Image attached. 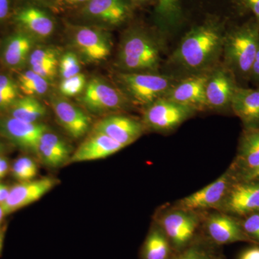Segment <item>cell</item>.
Here are the masks:
<instances>
[{"mask_svg":"<svg viewBox=\"0 0 259 259\" xmlns=\"http://www.w3.org/2000/svg\"><path fill=\"white\" fill-rule=\"evenodd\" d=\"M58 51L52 48H37L32 51L29 56L30 67L51 62H59Z\"/></svg>","mask_w":259,"mask_h":259,"instance_id":"4dcf8cb0","label":"cell"},{"mask_svg":"<svg viewBox=\"0 0 259 259\" xmlns=\"http://www.w3.org/2000/svg\"><path fill=\"white\" fill-rule=\"evenodd\" d=\"M51 105L59 123L71 137L80 139L88 132L91 119L79 107L62 97L53 98Z\"/></svg>","mask_w":259,"mask_h":259,"instance_id":"ac0fdd59","label":"cell"},{"mask_svg":"<svg viewBox=\"0 0 259 259\" xmlns=\"http://www.w3.org/2000/svg\"><path fill=\"white\" fill-rule=\"evenodd\" d=\"M177 78L158 72L123 73L117 75L120 90L131 103L145 107L166 95Z\"/></svg>","mask_w":259,"mask_h":259,"instance_id":"277c9868","label":"cell"},{"mask_svg":"<svg viewBox=\"0 0 259 259\" xmlns=\"http://www.w3.org/2000/svg\"><path fill=\"white\" fill-rule=\"evenodd\" d=\"M242 8L250 12L259 25V0H235Z\"/></svg>","mask_w":259,"mask_h":259,"instance_id":"d590c367","label":"cell"},{"mask_svg":"<svg viewBox=\"0 0 259 259\" xmlns=\"http://www.w3.org/2000/svg\"><path fill=\"white\" fill-rule=\"evenodd\" d=\"M16 21L33 36L45 38L50 36L55 29V23L47 12L35 6L22 8L17 13Z\"/></svg>","mask_w":259,"mask_h":259,"instance_id":"7402d4cb","label":"cell"},{"mask_svg":"<svg viewBox=\"0 0 259 259\" xmlns=\"http://www.w3.org/2000/svg\"><path fill=\"white\" fill-rule=\"evenodd\" d=\"M0 91L16 97L18 95V86L6 75H0Z\"/></svg>","mask_w":259,"mask_h":259,"instance_id":"e575fe53","label":"cell"},{"mask_svg":"<svg viewBox=\"0 0 259 259\" xmlns=\"http://www.w3.org/2000/svg\"><path fill=\"white\" fill-rule=\"evenodd\" d=\"M87 83L86 76L79 73L72 77L62 79L59 86V90L61 95L65 97H74L83 92Z\"/></svg>","mask_w":259,"mask_h":259,"instance_id":"f546056e","label":"cell"},{"mask_svg":"<svg viewBox=\"0 0 259 259\" xmlns=\"http://www.w3.org/2000/svg\"><path fill=\"white\" fill-rule=\"evenodd\" d=\"M64 1L69 5H77L81 4L85 5L88 3L89 0H64Z\"/></svg>","mask_w":259,"mask_h":259,"instance_id":"f6af8a7d","label":"cell"},{"mask_svg":"<svg viewBox=\"0 0 259 259\" xmlns=\"http://www.w3.org/2000/svg\"><path fill=\"white\" fill-rule=\"evenodd\" d=\"M10 11V0H0V20L8 17Z\"/></svg>","mask_w":259,"mask_h":259,"instance_id":"b9f144b4","label":"cell"},{"mask_svg":"<svg viewBox=\"0 0 259 259\" xmlns=\"http://www.w3.org/2000/svg\"><path fill=\"white\" fill-rule=\"evenodd\" d=\"M83 16L107 26H117L131 17L128 0H89L82 9Z\"/></svg>","mask_w":259,"mask_h":259,"instance_id":"9a60e30c","label":"cell"},{"mask_svg":"<svg viewBox=\"0 0 259 259\" xmlns=\"http://www.w3.org/2000/svg\"><path fill=\"white\" fill-rule=\"evenodd\" d=\"M231 110L241 120L243 128H259V88L238 87Z\"/></svg>","mask_w":259,"mask_h":259,"instance_id":"44dd1931","label":"cell"},{"mask_svg":"<svg viewBox=\"0 0 259 259\" xmlns=\"http://www.w3.org/2000/svg\"><path fill=\"white\" fill-rule=\"evenodd\" d=\"M243 218L241 223L245 234L255 243H259V211Z\"/></svg>","mask_w":259,"mask_h":259,"instance_id":"1f68e13d","label":"cell"},{"mask_svg":"<svg viewBox=\"0 0 259 259\" xmlns=\"http://www.w3.org/2000/svg\"><path fill=\"white\" fill-rule=\"evenodd\" d=\"M161 60V44L144 29L125 32L121 40L116 65L123 73L158 72Z\"/></svg>","mask_w":259,"mask_h":259,"instance_id":"7a4b0ae2","label":"cell"},{"mask_svg":"<svg viewBox=\"0 0 259 259\" xmlns=\"http://www.w3.org/2000/svg\"><path fill=\"white\" fill-rule=\"evenodd\" d=\"M10 169L9 161L8 158L3 156V157L0 160V180L8 175Z\"/></svg>","mask_w":259,"mask_h":259,"instance_id":"60d3db41","label":"cell"},{"mask_svg":"<svg viewBox=\"0 0 259 259\" xmlns=\"http://www.w3.org/2000/svg\"><path fill=\"white\" fill-rule=\"evenodd\" d=\"M5 216L4 209H3V206L0 204V226H1L2 222H3V218Z\"/></svg>","mask_w":259,"mask_h":259,"instance_id":"7dc6e473","label":"cell"},{"mask_svg":"<svg viewBox=\"0 0 259 259\" xmlns=\"http://www.w3.org/2000/svg\"><path fill=\"white\" fill-rule=\"evenodd\" d=\"M59 64V62L48 63V64L40 65V66H33V67H31V70L36 74L40 75L44 79L49 81L56 76Z\"/></svg>","mask_w":259,"mask_h":259,"instance_id":"836d02e7","label":"cell"},{"mask_svg":"<svg viewBox=\"0 0 259 259\" xmlns=\"http://www.w3.org/2000/svg\"><path fill=\"white\" fill-rule=\"evenodd\" d=\"M49 131L40 122H28L14 117L0 119V133L15 146L36 154L42 135Z\"/></svg>","mask_w":259,"mask_h":259,"instance_id":"4fadbf2b","label":"cell"},{"mask_svg":"<svg viewBox=\"0 0 259 259\" xmlns=\"http://www.w3.org/2000/svg\"><path fill=\"white\" fill-rule=\"evenodd\" d=\"M237 181H259V167L253 171L235 177Z\"/></svg>","mask_w":259,"mask_h":259,"instance_id":"ab89813d","label":"cell"},{"mask_svg":"<svg viewBox=\"0 0 259 259\" xmlns=\"http://www.w3.org/2000/svg\"><path fill=\"white\" fill-rule=\"evenodd\" d=\"M10 192V187L0 183V204L5 203V201L8 199Z\"/></svg>","mask_w":259,"mask_h":259,"instance_id":"7bdbcfd3","label":"cell"},{"mask_svg":"<svg viewBox=\"0 0 259 259\" xmlns=\"http://www.w3.org/2000/svg\"><path fill=\"white\" fill-rule=\"evenodd\" d=\"M33 1L47 5V6L50 7V8H55L56 5H58L59 0H33Z\"/></svg>","mask_w":259,"mask_h":259,"instance_id":"ee69618b","label":"cell"},{"mask_svg":"<svg viewBox=\"0 0 259 259\" xmlns=\"http://www.w3.org/2000/svg\"><path fill=\"white\" fill-rule=\"evenodd\" d=\"M79 100L88 110L95 113L120 111L131 103L120 89L99 78L87 83Z\"/></svg>","mask_w":259,"mask_h":259,"instance_id":"8992f818","label":"cell"},{"mask_svg":"<svg viewBox=\"0 0 259 259\" xmlns=\"http://www.w3.org/2000/svg\"><path fill=\"white\" fill-rule=\"evenodd\" d=\"M173 259H213V257L203 247L194 245L187 247Z\"/></svg>","mask_w":259,"mask_h":259,"instance_id":"d6a6232c","label":"cell"},{"mask_svg":"<svg viewBox=\"0 0 259 259\" xmlns=\"http://www.w3.org/2000/svg\"><path fill=\"white\" fill-rule=\"evenodd\" d=\"M5 241V231L4 230H0V255L3 250V245H4Z\"/></svg>","mask_w":259,"mask_h":259,"instance_id":"bcb514c9","label":"cell"},{"mask_svg":"<svg viewBox=\"0 0 259 259\" xmlns=\"http://www.w3.org/2000/svg\"><path fill=\"white\" fill-rule=\"evenodd\" d=\"M259 47V25L254 18L227 30L223 47V64L239 81H250Z\"/></svg>","mask_w":259,"mask_h":259,"instance_id":"3957f363","label":"cell"},{"mask_svg":"<svg viewBox=\"0 0 259 259\" xmlns=\"http://www.w3.org/2000/svg\"><path fill=\"white\" fill-rule=\"evenodd\" d=\"M123 146L111 138L94 131L71 155L69 161L72 163L95 161L109 157L121 151Z\"/></svg>","mask_w":259,"mask_h":259,"instance_id":"d6986e66","label":"cell"},{"mask_svg":"<svg viewBox=\"0 0 259 259\" xmlns=\"http://www.w3.org/2000/svg\"><path fill=\"white\" fill-rule=\"evenodd\" d=\"M5 147L3 143L0 142V155L4 154Z\"/></svg>","mask_w":259,"mask_h":259,"instance_id":"681fc988","label":"cell"},{"mask_svg":"<svg viewBox=\"0 0 259 259\" xmlns=\"http://www.w3.org/2000/svg\"><path fill=\"white\" fill-rule=\"evenodd\" d=\"M12 175L19 182H28L36 177L37 166L31 158L23 156L15 160L11 167Z\"/></svg>","mask_w":259,"mask_h":259,"instance_id":"4316f807","label":"cell"},{"mask_svg":"<svg viewBox=\"0 0 259 259\" xmlns=\"http://www.w3.org/2000/svg\"><path fill=\"white\" fill-rule=\"evenodd\" d=\"M234 181L235 177L229 169L212 183L181 199L177 207L195 212L203 209H219Z\"/></svg>","mask_w":259,"mask_h":259,"instance_id":"8fae6325","label":"cell"},{"mask_svg":"<svg viewBox=\"0 0 259 259\" xmlns=\"http://www.w3.org/2000/svg\"><path fill=\"white\" fill-rule=\"evenodd\" d=\"M238 83L236 76L222 62L209 71L206 82L207 108L216 111L231 110L232 100Z\"/></svg>","mask_w":259,"mask_h":259,"instance_id":"52a82bcc","label":"cell"},{"mask_svg":"<svg viewBox=\"0 0 259 259\" xmlns=\"http://www.w3.org/2000/svg\"><path fill=\"white\" fill-rule=\"evenodd\" d=\"M227 30L217 20L194 27L182 37L169 63L185 75L208 72L220 63Z\"/></svg>","mask_w":259,"mask_h":259,"instance_id":"6da1fadb","label":"cell"},{"mask_svg":"<svg viewBox=\"0 0 259 259\" xmlns=\"http://www.w3.org/2000/svg\"><path fill=\"white\" fill-rule=\"evenodd\" d=\"M130 1L136 3V4H144V3H148L151 0H130Z\"/></svg>","mask_w":259,"mask_h":259,"instance_id":"c3c4849f","label":"cell"},{"mask_svg":"<svg viewBox=\"0 0 259 259\" xmlns=\"http://www.w3.org/2000/svg\"><path fill=\"white\" fill-rule=\"evenodd\" d=\"M240 259H259V246L252 247L243 252Z\"/></svg>","mask_w":259,"mask_h":259,"instance_id":"f35d334b","label":"cell"},{"mask_svg":"<svg viewBox=\"0 0 259 259\" xmlns=\"http://www.w3.org/2000/svg\"><path fill=\"white\" fill-rule=\"evenodd\" d=\"M196 113L193 109L161 97L144 107L142 122L145 128L163 134L178 128Z\"/></svg>","mask_w":259,"mask_h":259,"instance_id":"5b68a950","label":"cell"},{"mask_svg":"<svg viewBox=\"0 0 259 259\" xmlns=\"http://www.w3.org/2000/svg\"><path fill=\"white\" fill-rule=\"evenodd\" d=\"M33 37L26 32H20L10 36L5 42L3 58L10 67H18L29 59L33 47Z\"/></svg>","mask_w":259,"mask_h":259,"instance_id":"603a6c76","label":"cell"},{"mask_svg":"<svg viewBox=\"0 0 259 259\" xmlns=\"http://www.w3.org/2000/svg\"><path fill=\"white\" fill-rule=\"evenodd\" d=\"M250 81L259 84V47L250 73Z\"/></svg>","mask_w":259,"mask_h":259,"instance_id":"74e56055","label":"cell"},{"mask_svg":"<svg viewBox=\"0 0 259 259\" xmlns=\"http://www.w3.org/2000/svg\"><path fill=\"white\" fill-rule=\"evenodd\" d=\"M206 231L214 243L220 245L236 242H250L253 240L245 234L241 221L223 212L210 214L206 220Z\"/></svg>","mask_w":259,"mask_h":259,"instance_id":"e0dca14e","label":"cell"},{"mask_svg":"<svg viewBox=\"0 0 259 259\" xmlns=\"http://www.w3.org/2000/svg\"><path fill=\"white\" fill-rule=\"evenodd\" d=\"M19 84L27 96L35 97L47 93L49 81L44 79L32 70L25 71L19 76Z\"/></svg>","mask_w":259,"mask_h":259,"instance_id":"484cf974","label":"cell"},{"mask_svg":"<svg viewBox=\"0 0 259 259\" xmlns=\"http://www.w3.org/2000/svg\"><path fill=\"white\" fill-rule=\"evenodd\" d=\"M10 117L28 122H38L47 115V108L35 97L17 99L10 107Z\"/></svg>","mask_w":259,"mask_h":259,"instance_id":"cb8c5ba5","label":"cell"},{"mask_svg":"<svg viewBox=\"0 0 259 259\" xmlns=\"http://www.w3.org/2000/svg\"><path fill=\"white\" fill-rule=\"evenodd\" d=\"M3 156H4V154H2V155H0V160L2 159V158L3 157Z\"/></svg>","mask_w":259,"mask_h":259,"instance_id":"f907efd6","label":"cell"},{"mask_svg":"<svg viewBox=\"0 0 259 259\" xmlns=\"http://www.w3.org/2000/svg\"><path fill=\"white\" fill-rule=\"evenodd\" d=\"M73 40L76 50L89 62L105 60L111 54V39L102 29L92 26L77 27L74 29Z\"/></svg>","mask_w":259,"mask_h":259,"instance_id":"7c38bea8","label":"cell"},{"mask_svg":"<svg viewBox=\"0 0 259 259\" xmlns=\"http://www.w3.org/2000/svg\"><path fill=\"white\" fill-rule=\"evenodd\" d=\"M145 129L142 121L128 116L112 115L99 121L94 131L106 135L126 147L137 141Z\"/></svg>","mask_w":259,"mask_h":259,"instance_id":"2e32d148","label":"cell"},{"mask_svg":"<svg viewBox=\"0 0 259 259\" xmlns=\"http://www.w3.org/2000/svg\"><path fill=\"white\" fill-rule=\"evenodd\" d=\"M171 243L161 228L157 226L151 229L145 241L144 259H170Z\"/></svg>","mask_w":259,"mask_h":259,"instance_id":"d4e9b609","label":"cell"},{"mask_svg":"<svg viewBox=\"0 0 259 259\" xmlns=\"http://www.w3.org/2000/svg\"><path fill=\"white\" fill-rule=\"evenodd\" d=\"M18 97L0 91V109H8L12 106Z\"/></svg>","mask_w":259,"mask_h":259,"instance_id":"8d00e7d4","label":"cell"},{"mask_svg":"<svg viewBox=\"0 0 259 259\" xmlns=\"http://www.w3.org/2000/svg\"><path fill=\"white\" fill-rule=\"evenodd\" d=\"M40 142L50 148L66 162L69 161L71 156L70 148L64 140L57 135L48 131L42 135Z\"/></svg>","mask_w":259,"mask_h":259,"instance_id":"f1b7e54d","label":"cell"},{"mask_svg":"<svg viewBox=\"0 0 259 259\" xmlns=\"http://www.w3.org/2000/svg\"><path fill=\"white\" fill-rule=\"evenodd\" d=\"M56 185V180L45 177L40 180L20 182L18 185L10 187L8 199L5 203L1 204L5 215L36 202L52 190Z\"/></svg>","mask_w":259,"mask_h":259,"instance_id":"5bb4252c","label":"cell"},{"mask_svg":"<svg viewBox=\"0 0 259 259\" xmlns=\"http://www.w3.org/2000/svg\"><path fill=\"white\" fill-rule=\"evenodd\" d=\"M208 72L187 75L177 79L165 98L193 109L196 112L208 110L205 88Z\"/></svg>","mask_w":259,"mask_h":259,"instance_id":"30bf717a","label":"cell"},{"mask_svg":"<svg viewBox=\"0 0 259 259\" xmlns=\"http://www.w3.org/2000/svg\"><path fill=\"white\" fill-rule=\"evenodd\" d=\"M59 73L62 79L72 77L81 73V63L77 55L73 52L65 53L59 59Z\"/></svg>","mask_w":259,"mask_h":259,"instance_id":"83f0119b","label":"cell"},{"mask_svg":"<svg viewBox=\"0 0 259 259\" xmlns=\"http://www.w3.org/2000/svg\"><path fill=\"white\" fill-rule=\"evenodd\" d=\"M218 209L234 217L258 212L259 181L235 180Z\"/></svg>","mask_w":259,"mask_h":259,"instance_id":"ba28073f","label":"cell"},{"mask_svg":"<svg viewBox=\"0 0 259 259\" xmlns=\"http://www.w3.org/2000/svg\"><path fill=\"white\" fill-rule=\"evenodd\" d=\"M259 167V128H243L236 160L230 170L234 177Z\"/></svg>","mask_w":259,"mask_h":259,"instance_id":"ffe728a7","label":"cell"},{"mask_svg":"<svg viewBox=\"0 0 259 259\" xmlns=\"http://www.w3.org/2000/svg\"><path fill=\"white\" fill-rule=\"evenodd\" d=\"M195 213L176 207L160 218L158 226L175 248H186L193 238L199 225Z\"/></svg>","mask_w":259,"mask_h":259,"instance_id":"9c48e42d","label":"cell"}]
</instances>
